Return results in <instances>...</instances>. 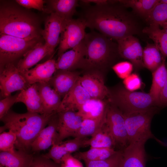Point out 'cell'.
Segmentation results:
<instances>
[{"label":"cell","instance_id":"cell-47","mask_svg":"<svg viewBox=\"0 0 167 167\" xmlns=\"http://www.w3.org/2000/svg\"><path fill=\"white\" fill-rule=\"evenodd\" d=\"M60 167H72L62 162L61 164Z\"/></svg>","mask_w":167,"mask_h":167},{"label":"cell","instance_id":"cell-40","mask_svg":"<svg viewBox=\"0 0 167 167\" xmlns=\"http://www.w3.org/2000/svg\"><path fill=\"white\" fill-rule=\"evenodd\" d=\"M19 92L13 95H10L0 101V118L5 115L11 107L15 103Z\"/></svg>","mask_w":167,"mask_h":167},{"label":"cell","instance_id":"cell-36","mask_svg":"<svg viewBox=\"0 0 167 167\" xmlns=\"http://www.w3.org/2000/svg\"><path fill=\"white\" fill-rule=\"evenodd\" d=\"M16 139V135L11 131L0 133V152H14Z\"/></svg>","mask_w":167,"mask_h":167},{"label":"cell","instance_id":"cell-16","mask_svg":"<svg viewBox=\"0 0 167 167\" xmlns=\"http://www.w3.org/2000/svg\"><path fill=\"white\" fill-rule=\"evenodd\" d=\"M146 142L130 143L122 151L119 167H145Z\"/></svg>","mask_w":167,"mask_h":167},{"label":"cell","instance_id":"cell-43","mask_svg":"<svg viewBox=\"0 0 167 167\" xmlns=\"http://www.w3.org/2000/svg\"><path fill=\"white\" fill-rule=\"evenodd\" d=\"M19 4L28 9H34L40 11L44 10L45 1L42 0H16Z\"/></svg>","mask_w":167,"mask_h":167},{"label":"cell","instance_id":"cell-11","mask_svg":"<svg viewBox=\"0 0 167 167\" xmlns=\"http://www.w3.org/2000/svg\"><path fill=\"white\" fill-rule=\"evenodd\" d=\"M118 55L129 60L136 69L144 67L143 49L139 40L131 35L117 41Z\"/></svg>","mask_w":167,"mask_h":167},{"label":"cell","instance_id":"cell-5","mask_svg":"<svg viewBox=\"0 0 167 167\" xmlns=\"http://www.w3.org/2000/svg\"><path fill=\"white\" fill-rule=\"evenodd\" d=\"M157 111L155 107L146 110L123 113L129 143L133 142H146L151 138L161 143L151 130L152 120Z\"/></svg>","mask_w":167,"mask_h":167},{"label":"cell","instance_id":"cell-39","mask_svg":"<svg viewBox=\"0 0 167 167\" xmlns=\"http://www.w3.org/2000/svg\"><path fill=\"white\" fill-rule=\"evenodd\" d=\"M123 84L124 87L126 89L130 91L134 92L141 88L142 82L138 75L134 73L131 74L124 79Z\"/></svg>","mask_w":167,"mask_h":167},{"label":"cell","instance_id":"cell-19","mask_svg":"<svg viewBox=\"0 0 167 167\" xmlns=\"http://www.w3.org/2000/svg\"><path fill=\"white\" fill-rule=\"evenodd\" d=\"M78 72L56 70L48 83L63 98L79 80Z\"/></svg>","mask_w":167,"mask_h":167},{"label":"cell","instance_id":"cell-13","mask_svg":"<svg viewBox=\"0 0 167 167\" xmlns=\"http://www.w3.org/2000/svg\"><path fill=\"white\" fill-rule=\"evenodd\" d=\"M63 20L53 12H51L45 20V28L42 31L41 35L45 41V44L50 56L53 54L55 48L60 43Z\"/></svg>","mask_w":167,"mask_h":167},{"label":"cell","instance_id":"cell-17","mask_svg":"<svg viewBox=\"0 0 167 167\" xmlns=\"http://www.w3.org/2000/svg\"><path fill=\"white\" fill-rule=\"evenodd\" d=\"M58 118L57 113L54 114L48 124L43 128L32 143L31 149L36 152L48 149L53 143H56L58 137Z\"/></svg>","mask_w":167,"mask_h":167},{"label":"cell","instance_id":"cell-25","mask_svg":"<svg viewBox=\"0 0 167 167\" xmlns=\"http://www.w3.org/2000/svg\"><path fill=\"white\" fill-rule=\"evenodd\" d=\"M103 100L91 98L77 110L83 119H99L105 118L107 105Z\"/></svg>","mask_w":167,"mask_h":167},{"label":"cell","instance_id":"cell-21","mask_svg":"<svg viewBox=\"0 0 167 167\" xmlns=\"http://www.w3.org/2000/svg\"><path fill=\"white\" fill-rule=\"evenodd\" d=\"M42 99L43 114H54L57 113L61 105V97L48 83H37Z\"/></svg>","mask_w":167,"mask_h":167},{"label":"cell","instance_id":"cell-26","mask_svg":"<svg viewBox=\"0 0 167 167\" xmlns=\"http://www.w3.org/2000/svg\"><path fill=\"white\" fill-rule=\"evenodd\" d=\"M165 58L161 65L152 72V83L149 94L156 106L159 107L161 96L167 78V69Z\"/></svg>","mask_w":167,"mask_h":167},{"label":"cell","instance_id":"cell-24","mask_svg":"<svg viewBox=\"0 0 167 167\" xmlns=\"http://www.w3.org/2000/svg\"><path fill=\"white\" fill-rule=\"evenodd\" d=\"M34 156L25 151L15 150L14 152H1V167H30Z\"/></svg>","mask_w":167,"mask_h":167},{"label":"cell","instance_id":"cell-28","mask_svg":"<svg viewBox=\"0 0 167 167\" xmlns=\"http://www.w3.org/2000/svg\"><path fill=\"white\" fill-rule=\"evenodd\" d=\"M143 32L153 41L163 57H167V33L159 24H150Z\"/></svg>","mask_w":167,"mask_h":167},{"label":"cell","instance_id":"cell-1","mask_svg":"<svg viewBox=\"0 0 167 167\" xmlns=\"http://www.w3.org/2000/svg\"><path fill=\"white\" fill-rule=\"evenodd\" d=\"M116 4L85 5L80 18L87 27L116 41L133 35L138 30L135 21L123 6Z\"/></svg>","mask_w":167,"mask_h":167},{"label":"cell","instance_id":"cell-29","mask_svg":"<svg viewBox=\"0 0 167 167\" xmlns=\"http://www.w3.org/2000/svg\"><path fill=\"white\" fill-rule=\"evenodd\" d=\"M50 5L52 11L64 20L72 19L78 5L76 0H50Z\"/></svg>","mask_w":167,"mask_h":167},{"label":"cell","instance_id":"cell-10","mask_svg":"<svg viewBox=\"0 0 167 167\" xmlns=\"http://www.w3.org/2000/svg\"><path fill=\"white\" fill-rule=\"evenodd\" d=\"M105 124L116 144L126 147L129 142L123 114L113 104L107 105Z\"/></svg>","mask_w":167,"mask_h":167},{"label":"cell","instance_id":"cell-35","mask_svg":"<svg viewBox=\"0 0 167 167\" xmlns=\"http://www.w3.org/2000/svg\"><path fill=\"white\" fill-rule=\"evenodd\" d=\"M122 151L102 160L84 161L85 167H119Z\"/></svg>","mask_w":167,"mask_h":167},{"label":"cell","instance_id":"cell-4","mask_svg":"<svg viewBox=\"0 0 167 167\" xmlns=\"http://www.w3.org/2000/svg\"><path fill=\"white\" fill-rule=\"evenodd\" d=\"M84 41L86 53L82 68H103L109 64L114 54H118L117 43L100 33L92 32L86 33Z\"/></svg>","mask_w":167,"mask_h":167},{"label":"cell","instance_id":"cell-2","mask_svg":"<svg viewBox=\"0 0 167 167\" xmlns=\"http://www.w3.org/2000/svg\"><path fill=\"white\" fill-rule=\"evenodd\" d=\"M54 114H41L28 112L19 113L10 109L0 119L4 125L0 126V132L6 130L13 132L17 137L15 147L19 150L27 152L31 149L32 143L48 125Z\"/></svg>","mask_w":167,"mask_h":167},{"label":"cell","instance_id":"cell-34","mask_svg":"<svg viewBox=\"0 0 167 167\" xmlns=\"http://www.w3.org/2000/svg\"><path fill=\"white\" fill-rule=\"evenodd\" d=\"M150 24H159L167 22V3L159 2L155 5L146 19Z\"/></svg>","mask_w":167,"mask_h":167},{"label":"cell","instance_id":"cell-30","mask_svg":"<svg viewBox=\"0 0 167 167\" xmlns=\"http://www.w3.org/2000/svg\"><path fill=\"white\" fill-rule=\"evenodd\" d=\"M118 151L112 148H90L87 151L76 152L73 156L79 161H84L102 160L109 158Z\"/></svg>","mask_w":167,"mask_h":167},{"label":"cell","instance_id":"cell-6","mask_svg":"<svg viewBox=\"0 0 167 167\" xmlns=\"http://www.w3.org/2000/svg\"><path fill=\"white\" fill-rule=\"evenodd\" d=\"M110 102L117 107L123 113L144 111L156 106L149 93L132 92L124 87L110 93Z\"/></svg>","mask_w":167,"mask_h":167},{"label":"cell","instance_id":"cell-7","mask_svg":"<svg viewBox=\"0 0 167 167\" xmlns=\"http://www.w3.org/2000/svg\"><path fill=\"white\" fill-rule=\"evenodd\" d=\"M0 68L14 62L40 42V38H22L0 34Z\"/></svg>","mask_w":167,"mask_h":167},{"label":"cell","instance_id":"cell-38","mask_svg":"<svg viewBox=\"0 0 167 167\" xmlns=\"http://www.w3.org/2000/svg\"><path fill=\"white\" fill-rule=\"evenodd\" d=\"M133 67L130 62L125 61L115 64L112 69L119 78L124 79L131 74Z\"/></svg>","mask_w":167,"mask_h":167},{"label":"cell","instance_id":"cell-41","mask_svg":"<svg viewBox=\"0 0 167 167\" xmlns=\"http://www.w3.org/2000/svg\"><path fill=\"white\" fill-rule=\"evenodd\" d=\"M85 138H75L74 139L65 141H62L59 144L62 145L69 154L76 152L82 147H84Z\"/></svg>","mask_w":167,"mask_h":167},{"label":"cell","instance_id":"cell-44","mask_svg":"<svg viewBox=\"0 0 167 167\" xmlns=\"http://www.w3.org/2000/svg\"><path fill=\"white\" fill-rule=\"evenodd\" d=\"M80 2L85 5H89L91 3H94L96 5H104L117 3L118 2V0H83Z\"/></svg>","mask_w":167,"mask_h":167},{"label":"cell","instance_id":"cell-12","mask_svg":"<svg viewBox=\"0 0 167 167\" xmlns=\"http://www.w3.org/2000/svg\"><path fill=\"white\" fill-rule=\"evenodd\" d=\"M57 113L58 118V137L55 143L59 144L68 137H75L83 119L75 110H69Z\"/></svg>","mask_w":167,"mask_h":167},{"label":"cell","instance_id":"cell-23","mask_svg":"<svg viewBox=\"0 0 167 167\" xmlns=\"http://www.w3.org/2000/svg\"><path fill=\"white\" fill-rule=\"evenodd\" d=\"M46 56H50L49 50L45 44L40 42L19 60L17 67L22 73L29 70Z\"/></svg>","mask_w":167,"mask_h":167},{"label":"cell","instance_id":"cell-14","mask_svg":"<svg viewBox=\"0 0 167 167\" xmlns=\"http://www.w3.org/2000/svg\"><path fill=\"white\" fill-rule=\"evenodd\" d=\"M79 80L81 86L91 98L103 100L109 97L110 93L101 75L98 72H92L80 76Z\"/></svg>","mask_w":167,"mask_h":167},{"label":"cell","instance_id":"cell-18","mask_svg":"<svg viewBox=\"0 0 167 167\" xmlns=\"http://www.w3.org/2000/svg\"><path fill=\"white\" fill-rule=\"evenodd\" d=\"M56 61L54 59H49L21 74L30 85L39 83H48L57 70Z\"/></svg>","mask_w":167,"mask_h":167},{"label":"cell","instance_id":"cell-42","mask_svg":"<svg viewBox=\"0 0 167 167\" xmlns=\"http://www.w3.org/2000/svg\"><path fill=\"white\" fill-rule=\"evenodd\" d=\"M61 164H57L42 155L34 156L30 167H60Z\"/></svg>","mask_w":167,"mask_h":167},{"label":"cell","instance_id":"cell-45","mask_svg":"<svg viewBox=\"0 0 167 167\" xmlns=\"http://www.w3.org/2000/svg\"><path fill=\"white\" fill-rule=\"evenodd\" d=\"M167 69V63L166 62ZM167 106V78L166 81L161 93L160 99L159 107H165Z\"/></svg>","mask_w":167,"mask_h":167},{"label":"cell","instance_id":"cell-37","mask_svg":"<svg viewBox=\"0 0 167 167\" xmlns=\"http://www.w3.org/2000/svg\"><path fill=\"white\" fill-rule=\"evenodd\" d=\"M67 154H69L62 145L53 143L49 151L42 155L57 164H61L63 156Z\"/></svg>","mask_w":167,"mask_h":167},{"label":"cell","instance_id":"cell-27","mask_svg":"<svg viewBox=\"0 0 167 167\" xmlns=\"http://www.w3.org/2000/svg\"><path fill=\"white\" fill-rule=\"evenodd\" d=\"M115 142L111 135L105 123L89 139H85L84 147L90 148H112Z\"/></svg>","mask_w":167,"mask_h":167},{"label":"cell","instance_id":"cell-15","mask_svg":"<svg viewBox=\"0 0 167 167\" xmlns=\"http://www.w3.org/2000/svg\"><path fill=\"white\" fill-rule=\"evenodd\" d=\"M86 47L83 41L79 45L58 56L56 61L57 70H72L82 67L86 55Z\"/></svg>","mask_w":167,"mask_h":167},{"label":"cell","instance_id":"cell-22","mask_svg":"<svg viewBox=\"0 0 167 167\" xmlns=\"http://www.w3.org/2000/svg\"><path fill=\"white\" fill-rule=\"evenodd\" d=\"M19 102L25 105L28 112L43 114L42 102L37 83L32 84L19 92L17 103Z\"/></svg>","mask_w":167,"mask_h":167},{"label":"cell","instance_id":"cell-46","mask_svg":"<svg viewBox=\"0 0 167 167\" xmlns=\"http://www.w3.org/2000/svg\"><path fill=\"white\" fill-rule=\"evenodd\" d=\"M159 25L162 29L167 33V22L161 23Z\"/></svg>","mask_w":167,"mask_h":167},{"label":"cell","instance_id":"cell-31","mask_svg":"<svg viewBox=\"0 0 167 167\" xmlns=\"http://www.w3.org/2000/svg\"><path fill=\"white\" fill-rule=\"evenodd\" d=\"M164 58L154 44L148 43L143 49L144 66L152 72L161 65Z\"/></svg>","mask_w":167,"mask_h":167},{"label":"cell","instance_id":"cell-9","mask_svg":"<svg viewBox=\"0 0 167 167\" xmlns=\"http://www.w3.org/2000/svg\"><path fill=\"white\" fill-rule=\"evenodd\" d=\"M0 69L1 98H4L13 92L21 91L31 85L14 63L6 64Z\"/></svg>","mask_w":167,"mask_h":167},{"label":"cell","instance_id":"cell-48","mask_svg":"<svg viewBox=\"0 0 167 167\" xmlns=\"http://www.w3.org/2000/svg\"><path fill=\"white\" fill-rule=\"evenodd\" d=\"M161 2L167 3V0H160Z\"/></svg>","mask_w":167,"mask_h":167},{"label":"cell","instance_id":"cell-20","mask_svg":"<svg viewBox=\"0 0 167 167\" xmlns=\"http://www.w3.org/2000/svg\"><path fill=\"white\" fill-rule=\"evenodd\" d=\"M91 98L80 84L79 79L62 99L57 113L69 110L75 111Z\"/></svg>","mask_w":167,"mask_h":167},{"label":"cell","instance_id":"cell-8","mask_svg":"<svg viewBox=\"0 0 167 167\" xmlns=\"http://www.w3.org/2000/svg\"><path fill=\"white\" fill-rule=\"evenodd\" d=\"M86 27L85 21L81 18L63 20L58 48V56L83 41L86 34L85 32Z\"/></svg>","mask_w":167,"mask_h":167},{"label":"cell","instance_id":"cell-3","mask_svg":"<svg viewBox=\"0 0 167 167\" xmlns=\"http://www.w3.org/2000/svg\"><path fill=\"white\" fill-rule=\"evenodd\" d=\"M41 31L37 19L28 11L10 5L1 6L0 34L31 39L40 38Z\"/></svg>","mask_w":167,"mask_h":167},{"label":"cell","instance_id":"cell-32","mask_svg":"<svg viewBox=\"0 0 167 167\" xmlns=\"http://www.w3.org/2000/svg\"><path fill=\"white\" fill-rule=\"evenodd\" d=\"M118 3L124 7L131 8L138 15L145 19L159 0H120Z\"/></svg>","mask_w":167,"mask_h":167},{"label":"cell","instance_id":"cell-33","mask_svg":"<svg viewBox=\"0 0 167 167\" xmlns=\"http://www.w3.org/2000/svg\"><path fill=\"white\" fill-rule=\"evenodd\" d=\"M105 122V118L99 119H83L75 138L84 139L87 136H92Z\"/></svg>","mask_w":167,"mask_h":167}]
</instances>
